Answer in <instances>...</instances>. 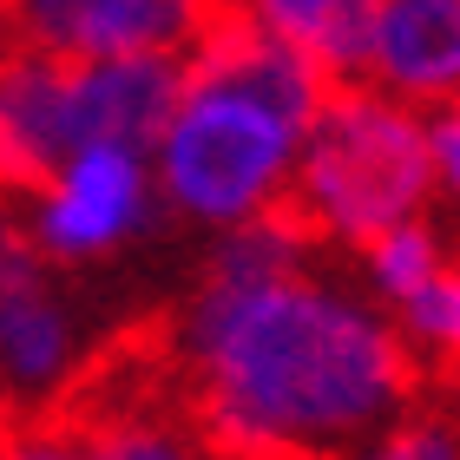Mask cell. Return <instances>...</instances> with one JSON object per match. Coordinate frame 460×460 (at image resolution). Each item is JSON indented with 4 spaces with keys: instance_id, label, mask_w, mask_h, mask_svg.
I'll use <instances>...</instances> for the list:
<instances>
[{
    "instance_id": "30bf717a",
    "label": "cell",
    "mask_w": 460,
    "mask_h": 460,
    "mask_svg": "<svg viewBox=\"0 0 460 460\" xmlns=\"http://www.w3.org/2000/svg\"><path fill=\"white\" fill-rule=\"evenodd\" d=\"M66 355H73V329H66L53 283L0 303V375H7V394H27V402L47 394L66 375Z\"/></svg>"
},
{
    "instance_id": "5b68a950",
    "label": "cell",
    "mask_w": 460,
    "mask_h": 460,
    "mask_svg": "<svg viewBox=\"0 0 460 460\" xmlns=\"http://www.w3.org/2000/svg\"><path fill=\"white\" fill-rule=\"evenodd\" d=\"M178 106H184V53H112V59L73 53V99H66L73 152L112 145V152L145 158Z\"/></svg>"
},
{
    "instance_id": "277c9868",
    "label": "cell",
    "mask_w": 460,
    "mask_h": 460,
    "mask_svg": "<svg viewBox=\"0 0 460 460\" xmlns=\"http://www.w3.org/2000/svg\"><path fill=\"white\" fill-rule=\"evenodd\" d=\"M211 13L217 0H0V33L79 59L191 53Z\"/></svg>"
},
{
    "instance_id": "7c38bea8",
    "label": "cell",
    "mask_w": 460,
    "mask_h": 460,
    "mask_svg": "<svg viewBox=\"0 0 460 460\" xmlns=\"http://www.w3.org/2000/svg\"><path fill=\"white\" fill-rule=\"evenodd\" d=\"M362 257L375 263L382 289H388L394 303H402V296H414V289H421L434 270H441V243H434L428 230H421V217H414V224H394L388 237H375Z\"/></svg>"
},
{
    "instance_id": "8fae6325",
    "label": "cell",
    "mask_w": 460,
    "mask_h": 460,
    "mask_svg": "<svg viewBox=\"0 0 460 460\" xmlns=\"http://www.w3.org/2000/svg\"><path fill=\"white\" fill-rule=\"evenodd\" d=\"M362 460H460V402L421 394L402 408V421H388V434Z\"/></svg>"
},
{
    "instance_id": "7a4b0ae2",
    "label": "cell",
    "mask_w": 460,
    "mask_h": 460,
    "mask_svg": "<svg viewBox=\"0 0 460 460\" xmlns=\"http://www.w3.org/2000/svg\"><path fill=\"white\" fill-rule=\"evenodd\" d=\"M428 198H434V152L421 119L394 106L388 93H375L368 79H336L316 119L296 132L283 184L243 224H263L270 237H283L303 257L329 243L368 250L394 224H414V211H428Z\"/></svg>"
},
{
    "instance_id": "ba28073f",
    "label": "cell",
    "mask_w": 460,
    "mask_h": 460,
    "mask_svg": "<svg viewBox=\"0 0 460 460\" xmlns=\"http://www.w3.org/2000/svg\"><path fill=\"white\" fill-rule=\"evenodd\" d=\"M33 428L53 434L73 460H204L191 434V408L178 394H152V402H119V408H59L33 394Z\"/></svg>"
},
{
    "instance_id": "4fadbf2b",
    "label": "cell",
    "mask_w": 460,
    "mask_h": 460,
    "mask_svg": "<svg viewBox=\"0 0 460 460\" xmlns=\"http://www.w3.org/2000/svg\"><path fill=\"white\" fill-rule=\"evenodd\" d=\"M40 283H47V250L33 243V230H20L7 211H0V303L27 296Z\"/></svg>"
},
{
    "instance_id": "8992f818",
    "label": "cell",
    "mask_w": 460,
    "mask_h": 460,
    "mask_svg": "<svg viewBox=\"0 0 460 460\" xmlns=\"http://www.w3.org/2000/svg\"><path fill=\"white\" fill-rule=\"evenodd\" d=\"M145 224V172L132 152L112 145H86L66 158V172L47 198H40L33 243L47 257H99L119 237H132Z\"/></svg>"
},
{
    "instance_id": "5bb4252c",
    "label": "cell",
    "mask_w": 460,
    "mask_h": 460,
    "mask_svg": "<svg viewBox=\"0 0 460 460\" xmlns=\"http://www.w3.org/2000/svg\"><path fill=\"white\" fill-rule=\"evenodd\" d=\"M428 152H434V178H441V184H447V198L460 204V112L434 119V132H428Z\"/></svg>"
},
{
    "instance_id": "9c48e42d",
    "label": "cell",
    "mask_w": 460,
    "mask_h": 460,
    "mask_svg": "<svg viewBox=\"0 0 460 460\" xmlns=\"http://www.w3.org/2000/svg\"><path fill=\"white\" fill-rule=\"evenodd\" d=\"M270 33H283L296 53H309L329 79H368L375 13L382 0H250Z\"/></svg>"
},
{
    "instance_id": "52a82bcc",
    "label": "cell",
    "mask_w": 460,
    "mask_h": 460,
    "mask_svg": "<svg viewBox=\"0 0 460 460\" xmlns=\"http://www.w3.org/2000/svg\"><path fill=\"white\" fill-rule=\"evenodd\" d=\"M375 93L408 106L460 99V0H382L368 47Z\"/></svg>"
},
{
    "instance_id": "9a60e30c",
    "label": "cell",
    "mask_w": 460,
    "mask_h": 460,
    "mask_svg": "<svg viewBox=\"0 0 460 460\" xmlns=\"http://www.w3.org/2000/svg\"><path fill=\"white\" fill-rule=\"evenodd\" d=\"M454 112H460V99H454Z\"/></svg>"
},
{
    "instance_id": "3957f363",
    "label": "cell",
    "mask_w": 460,
    "mask_h": 460,
    "mask_svg": "<svg viewBox=\"0 0 460 460\" xmlns=\"http://www.w3.org/2000/svg\"><path fill=\"white\" fill-rule=\"evenodd\" d=\"M158 145H164V198L178 211L243 224L283 184L296 132L237 93H184Z\"/></svg>"
},
{
    "instance_id": "6da1fadb",
    "label": "cell",
    "mask_w": 460,
    "mask_h": 460,
    "mask_svg": "<svg viewBox=\"0 0 460 460\" xmlns=\"http://www.w3.org/2000/svg\"><path fill=\"white\" fill-rule=\"evenodd\" d=\"M296 257L250 224L211 257L191 303L172 309L204 460H230L250 441L336 447L428 394L402 323L309 283Z\"/></svg>"
}]
</instances>
